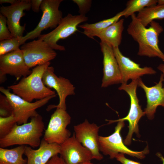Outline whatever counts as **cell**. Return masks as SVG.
<instances>
[{"instance_id":"6da1fadb","label":"cell","mask_w":164,"mask_h":164,"mask_svg":"<svg viewBox=\"0 0 164 164\" xmlns=\"http://www.w3.org/2000/svg\"><path fill=\"white\" fill-rule=\"evenodd\" d=\"M131 17V21L127 32L138 44V55L149 58L157 57L164 61V54L159 46V36L163 30L162 27L153 21L147 28L142 24L135 14Z\"/></svg>"},{"instance_id":"7a4b0ae2","label":"cell","mask_w":164,"mask_h":164,"mask_svg":"<svg viewBox=\"0 0 164 164\" xmlns=\"http://www.w3.org/2000/svg\"><path fill=\"white\" fill-rule=\"evenodd\" d=\"M44 129L43 117L38 114L32 118L29 122L21 125L16 123L9 134L0 139V147L14 145L37 147L40 144Z\"/></svg>"},{"instance_id":"3957f363","label":"cell","mask_w":164,"mask_h":164,"mask_svg":"<svg viewBox=\"0 0 164 164\" xmlns=\"http://www.w3.org/2000/svg\"><path fill=\"white\" fill-rule=\"evenodd\" d=\"M50 64L48 62L35 67L30 74L22 77L17 84L8 86V89L29 102L56 94L54 91L44 84L42 80L43 74Z\"/></svg>"},{"instance_id":"277c9868","label":"cell","mask_w":164,"mask_h":164,"mask_svg":"<svg viewBox=\"0 0 164 164\" xmlns=\"http://www.w3.org/2000/svg\"><path fill=\"white\" fill-rule=\"evenodd\" d=\"M0 91L5 95L11 106L12 113L18 125L28 122L29 119L36 115V110L46 104L56 94L32 102L25 100L19 96L10 92V90L2 87H0Z\"/></svg>"},{"instance_id":"5b68a950","label":"cell","mask_w":164,"mask_h":164,"mask_svg":"<svg viewBox=\"0 0 164 164\" xmlns=\"http://www.w3.org/2000/svg\"><path fill=\"white\" fill-rule=\"evenodd\" d=\"M62 0H43L40 8L42 12L41 19L32 30L21 37H19L21 45L28 39L39 37L41 32L48 28L55 29L63 18L62 12L59 9Z\"/></svg>"},{"instance_id":"8992f818","label":"cell","mask_w":164,"mask_h":164,"mask_svg":"<svg viewBox=\"0 0 164 164\" xmlns=\"http://www.w3.org/2000/svg\"><path fill=\"white\" fill-rule=\"evenodd\" d=\"M138 84V79L134 80L128 84H121L118 88L119 90L125 91L129 96L130 105L128 115L124 118L116 120H106L109 121L108 124L121 121L127 120L128 121V132L124 140V144L127 145L130 144L134 133H136L138 136L139 135L138 123L142 117L145 114L139 104V101L137 95L136 90Z\"/></svg>"},{"instance_id":"52a82bcc","label":"cell","mask_w":164,"mask_h":164,"mask_svg":"<svg viewBox=\"0 0 164 164\" xmlns=\"http://www.w3.org/2000/svg\"><path fill=\"white\" fill-rule=\"evenodd\" d=\"M125 126L124 121H118L115 128L114 132L111 135L103 137L99 136V146L100 151L110 158H115L119 153L127 154L130 156L143 159L149 152L148 146L141 151H132L125 145L120 134L121 131Z\"/></svg>"},{"instance_id":"ba28073f","label":"cell","mask_w":164,"mask_h":164,"mask_svg":"<svg viewBox=\"0 0 164 164\" xmlns=\"http://www.w3.org/2000/svg\"><path fill=\"white\" fill-rule=\"evenodd\" d=\"M88 19V18L85 16L73 15L69 13L62 18L59 25L53 30L47 34H41L38 39L46 42L54 50L64 51L65 47L58 44L57 42L73 34L78 30L77 27L79 25Z\"/></svg>"},{"instance_id":"9c48e42d","label":"cell","mask_w":164,"mask_h":164,"mask_svg":"<svg viewBox=\"0 0 164 164\" xmlns=\"http://www.w3.org/2000/svg\"><path fill=\"white\" fill-rule=\"evenodd\" d=\"M56 108L51 115L43 138L48 143L60 145L70 136L71 132L67 127L71 118L66 110Z\"/></svg>"},{"instance_id":"30bf717a","label":"cell","mask_w":164,"mask_h":164,"mask_svg":"<svg viewBox=\"0 0 164 164\" xmlns=\"http://www.w3.org/2000/svg\"><path fill=\"white\" fill-rule=\"evenodd\" d=\"M26 64L30 68L50 62L57 53L46 42L41 39L25 43L21 47Z\"/></svg>"},{"instance_id":"8fae6325","label":"cell","mask_w":164,"mask_h":164,"mask_svg":"<svg viewBox=\"0 0 164 164\" xmlns=\"http://www.w3.org/2000/svg\"><path fill=\"white\" fill-rule=\"evenodd\" d=\"M25 61L20 49L0 56V83L5 81L6 75L14 76L17 80L32 72Z\"/></svg>"},{"instance_id":"7c38bea8","label":"cell","mask_w":164,"mask_h":164,"mask_svg":"<svg viewBox=\"0 0 164 164\" xmlns=\"http://www.w3.org/2000/svg\"><path fill=\"white\" fill-rule=\"evenodd\" d=\"M52 66H49L44 72L42 80L44 84L49 88H53L56 92L59 99L57 105L48 106L47 111L54 108H60L66 110V99L69 96L75 94V88L67 79L61 76L58 77L54 73Z\"/></svg>"},{"instance_id":"4fadbf2b","label":"cell","mask_w":164,"mask_h":164,"mask_svg":"<svg viewBox=\"0 0 164 164\" xmlns=\"http://www.w3.org/2000/svg\"><path fill=\"white\" fill-rule=\"evenodd\" d=\"M100 126L90 123L86 119L83 123L74 126L76 139L91 153L93 159L101 160L103 156L100 153L98 132Z\"/></svg>"},{"instance_id":"5bb4252c","label":"cell","mask_w":164,"mask_h":164,"mask_svg":"<svg viewBox=\"0 0 164 164\" xmlns=\"http://www.w3.org/2000/svg\"><path fill=\"white\" fill-rule=\"evenodd\" d=\"M31 8L30 0H19L15 4L1 7L0 14L6 18L7 26L13 37L23 36L26 25L21 26L20 21L21 18L25 15L24 11H29Z\"/></svg>"},{"instance_id":"9a60e30c","label":"cell","mask_w":164,"mask_h":164,"mask_svg":"<svg viewBox=\"0 0 164 164\" xmlns=\"http://www.w3.org/2000/svg\"><path fill=\"white\" fill-rule=\"evenodd\" d=\"M100 45L103 55V75L101 87L121 83V75L113 47L101 41Z\"/></svg>"},{"instance_id":"2e32d148","label":"cell","mask_w":164,"mask_h":164,"mask_svg":"<svg viewBox=\"0 0 164 164\" xmlns=\"http://www.w3.org/2000/svg\"><path fill=\"white\" fill-rule=\"evenodd\" d=\"M60 145V156L67 164H82L93 159L91 152L76 139L74 133Z\"/></svg>"},{"instance_id":"e0dca14e","label":"cell","mask_w":164,"mask_h":164,"mask_svg":"<svg viewBox=\"0 0 164 164\" xmlns=\"http://www.w3.org/2000/svg\"><path fill=\"white\" fill-rule=\"evenodd\" d=\"M113 49L121 75V84H127L130 79H138L144 75H154L156 73L151 67H140L139 64L124 56L119 47L113 48Z\"/></svg>"},{"instance_id":"ac0fdd59","label":"cell","mask_w":164,"mask_h":164,"mask_svg":"<svg viewBox=\"0 0 164 164\" xmlns=\"http://www.w3.org/2000/svg\"><path fill=\"white\" fill-rule=\"evenodd\" d=\"M138 86L144 90L147 99L145 113L149 119H152L157 108L159 106L164 107V87L163 85L164 75L161 73L158 83L151 87L146 86L141 78L138 79Z\"/></svg>"},{"instance_id":"d6986e66","label":"cell","mask_w":164,"mask_h":164,"mask_svg":"<svg viewBox=\"0 0 164 164\" xmlns=\"http://www.w3.org/2000/svg\"><path fill=\"white\" fill-rule=\"evenodd\" d=\"M124 19H120L101 32L97 37L113 48L119 47L122 40Z\"/></svg>"},{"instance_id":"ffe728a7","label":"cell","mask_w":164,"mask_h":164,"mask_svg":"<svg viewBox=\"0 0 164 164\" xmlns=\"http://www.w3.org/2000/svg\"><path fill=\"white\" fill-rule=\"evenodd\" d=\"M124 15L123 10L111 18L94 23H85L79 25L78 27L83 29V33L85 35L89 38L94 39L102 30L118 21L120 18L124 16Z\"/></svg>"},{"instance_id":"44dd1931","label":"cell","mask_w":164,"mask_h":164,"mask_svg":"<svg viewBox=\"0 0 164 164\" xmlns=\"http://www.w3.org/2000/svg\"><path fill=\"white\" fill-rule=\"evenodd\" d=\"M25 145L8 149L0 148V164H27V159L23 157Z\"/></svg>"},{"instance_id":"7402d4cb","label":"cell","mask_w":164,"mask_h":164,"mask_svg":"<svg viewBox=\"0 0 164 164\" xmlns=\"http://www.w3.org/2000/svg\"><path fill=\"white\" fill-rule=\"evenodd\" d=\"M142 24L146 27L154 20L164 19V5H156L144 8L136 15Z\"/></svg>"},{"instance_id":"603a6c76","label":"cell","mask_w":164,"mask_h":164,"mask_svg":"<svg viewBox=\"0 0 164 164\" xmlns=\"http://www.w3.org/2000/svg\"><path fill=\"white\" fill-rule=\"evenodd\" d=\"M157 0H130L128 1L123 10L124 16L127 18L139 12L144 8L157 4Z\"/></svg>"},{"instance_id":"cb8c5ba5","label":"cell","mask_w":164,"mask_h":164,"mask_svg":"<svg viewBox=\"0 0 164 164\" xmlns=\"http://www.w3.org/2000/svg\"><path fill=\"white\" fill-rule=\"evenodd\" d=\"M42 146V164H46L53 157L60 152V145L55 143H49L43 138L40 144Z\"/></svg>"},{"instance_id":"d4e9b609","label":"cell","mask_w":164,"mask_h":164,"mask_svg":"<svg viewBox=\"0 0 164 164\" xmlns=\"http://www.w3.org/2000/svg\"><path fill=\"white\" fill-rule=\"evenodd\" d=\"M19 37H14L0 41V56L17 50L21 45Z\"/></svg>"},{"instance_id":"484cf974","label":"cell","mask_w":164,"mask_h":164,"mask_svg":"<svg viewBox=\"0 0 164 164\" xmlns=\"http://www.w3.org/2000/svg\"><path fill=\"white\" fill-rule=\"evenodd\" d=\"M42 146L40 145L37 149H34L29 146H26L24 154L27 158V164H42Z\"/></svg>"},{"instance_id":"4316f807","label":"cell","mask_w":164,"mask_h":164,"mask_svg":"<svg viewBox=\"0 0 164 164\" xmlns=\"http://www.w3.org/2000/svg\"><path fill=\"white\" fill-rule=\"evenodd\" d=\"M16 123L12 114L7 117H0V139L9 134Z\"/></svg>"},{"instance_id":"83f0119b","label":"cell","mask_w":164,"mask_h":164,"mask_svg":"<svg viewBox=\"0 0 164 164\" xmlns=\"http://www.w3.org/2000/svg\"><path fill=\"white\" fill-rule=\"evenodd\" d=\"M12 113L10 104L6 96L0 94V117H5L11 115Z\"/></svg>"},{"instance_id":"f1b7e54d","label":"cell","mask_w":164,"mask_h":164,"mask_svg":"<svg viewBox=\"0 0 164 164\" xmlns=\"http://www.w3.org/2000/svg\"><path fill=\"white\" fill-rule=\"evenodd\" d=\"M6 18L0 14V41L13 37L7 26Z\"/></svg>"},{"instance_id":"f546056e","label":"cell","mask_w":164,"mask_h":164,"mask_svg":"<svg viewBox=\"0 0 164 164\" xmlns=\"http://www.w3.org/2000/svg\"><path fill=\"white\" fill-rule=\"evenodd\" d=\"M73 1L78 5L80 15L84 16L89 11L91 6V0H73Z\"/></svg>"},{"instance_id":"4dcf8cb0","label":"cell","mask_w":164,"mask_h":164,"mask_svg":"<svg viewBox=\"0 0 164 164\" xmlns=\"http://www.w3.org/2000/svg\"><path fill=\"white\" fill-rule=\"evenodd\" d=\"M46 164H67L60 156L56 155L51 158ZM82 164H94L91 162Z\"/></svg>"},{"instance_id":"1f68e13d","label":"cell","mask_w":164,"mask_h":164,"mask_svg":"<svg viewBox=\"0 0 164 164\" xmlns=\"http://www.w3.org/2000/svg\"><path fill=\"white\" fill-rule=\"evenodd\" d=\"M116 159L122 164H142L139 162L135 161L125 157L123 153L119 154L116 157Z\"/></svg>"},{"instance_id":"d6a6232c","label":"cell","mask_w":164,"mask_h":164,"mask_svg":"<svg viewBox=\"0 0 164 164\" xmlns=\"http://www.w3.org/2000/svg\"><path fill=\"white\" fill-rule=\"evenodd\" d=\"M43 0H31V8L35 12H38L39 11L41 3Z\"/></svg>"},{"instance_id":"836d02e7","label":"cell","mask_w":164,"mask_h":164,"mask_svg":"<svg viewBox=\"0 0 164 164\" xmlns=\"http://www.w3.org/2000/svg\"><path fill=\"white\" fill-rule=\"evenodd\" d=\"M19 0H0V4H1L5 3H9L12 5L15 4Z\"/></svg>"},{"instance_id":"e575fe53","label":"cell","mask_w":164,"mask_h":164,"mask_svg":"<svg viewBox=\"0 0 164 164\" xmlns=\"http://www.w3.org/2000/svg\"><path fill=\"white\" fill-rule=\"evenodd\" d=\"M158 69L161 71L164 75V64H160L157 67ZM164 87V85L163 86Z\"/></svg>"},{"instance_id":"d590c367","label":"cell","mask_w":164,"mask_h":164,"mask_svg":"<svg viewBox=\"0 0 164 164\" xmlns=\"http://www.w3.org/2000/svg\"><path fill=\"white\" fill-rule=\"evenodd\" d=\"M157 4L159 5H164V0H157Z\"/></svg>"},{"instance_id":"8d00e7d4","label":"cell","mask_w":164,"mask_h":164,"mask_svg":"<svg viewBox=\"0 0 164 164\" xmlns=\"http://www.w3.org/2000/svg\"><path fill=\"white\" fill-rule=\"evenodd\" d=\"M163 164H164V160L163 161Z\"/></svg>"}]
</instances>
